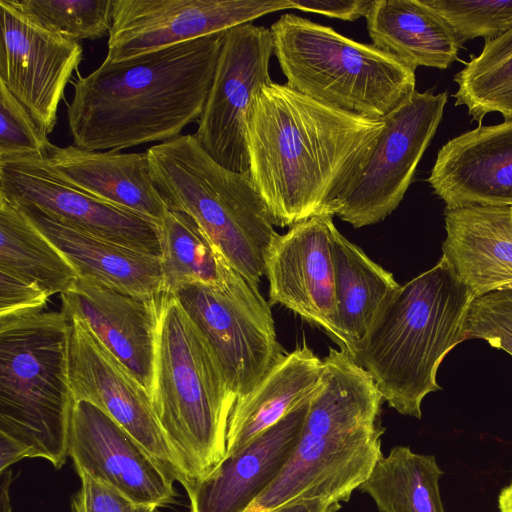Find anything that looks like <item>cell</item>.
<instances>
[{"mask_svg": "<svg viewBox=\"0 0 512 512\" xmlns=\"http://www.w3.org/2000/svg\"><path fill=\"white\" fill-rule=\"evenodd\" d=\"M383 127V119L329 106L287 84L264 85L252 101L246 139L250 177L274 226L329 213Z\"/></svg>", "mask_w": 512, "mask_h": 512, "instance_id": "1", "label": "cell"}, {"mask_svg": "<svg viewBox=\"0 0 512 512\" xmlns=\"http://www.w3.org/2000/svg\"><path fill=\"white\" fill-rule=\"evenodd\" d=\"M225 31L78 74L67 106L73 144L113 150L173 139L198 122Z\"/></svg>", "mask_w": 512, "mask_h": 512, "instance_id": "2", "label": "cell"}, {"mask_svg": "<svg viewBox=\"0 0 512 512\" xmlns=\"http://www.w3.org/2000/svg\"><path fill=\"white\" fill-rule=\"evenodd\" d=\"M383 401L370 374L349 352L330 348L291 457L246 512H268L306 499L348 502L383 456Z\"/></svg>", "mask_w": 512, "mask_h": 512, "instance_id": "3", "label": "cell"}, {"mask_svg": "<svg viewBox=\"0 0 512 512\" xmlns=\"http://www.w3.org/2000/svg\"><path fill=\"white\" fill-rule=\"evenodd\" d=\"M473 299L442 255L435 266L400 285L379 311L353 358L398 413L420 419L424 398L441 390L439 366L465 340Z\"/></svg>", "mask_w": 512, "mask_h": 512, "instance_id": "4", "label": "cell"}, {"mask_svg": "<svg viewBox=\"0 0 512 512\" xmlns=\"http://www.w3.org/2000/svg\"><path fill=\"white\" fill-rule=\"evenodd\" d=\"M156 311L150 399L186 488L224 458L237 397L210 344L177 298L161 292Z\"/></svg>", "mask_w": 512, "mask_h": 512, "instance_id": "5", "label": "cell"}, {"mask_svg": "<svg viewBox=\"0 0 512 512\" xmlns=\"http://www.w3.org/2000/svg\"><path fill=\"white\" fill-rule=\"evenodd\" d=\"M147 154L168 210L192 218L232 267L259 286L267 250L278 233L250 173L218 164L193 134L151 146Z\"/></svg>", "mask_w": 512, "mask_h": 512, "instance_id": "6", "label": "cell"}, {"mask_svg": "<svg viewBox=\"0 0 512 512\" xmlns=\"http://www.w3.org/2000/svg\"><path fill=\"white\" fill-rule=\"evenodd\" d=\"M69 320L60 311L0 318V433L59 469L68 457L73 395Z\"/></svg>", "mask_w": 512, "mask_h": 512, "instance_id": "7", "label": "cell"}, {"mask_svg": "<svg viewBox=\"0 0 512 512\" xmlns=\"http://www.w3.org/2000/svg\"><path fill=\"white\" fill-rule=\"evenodd\" d=\"M286 84L321 103L382 119L415 89V70L373 44L284 14L270 28Z\"/></svg>", "mask_w": 512, "mask_h": 512, "instance_id": "8", "label": "cell"}, {"mask_svg": "<svg viewBox=\"0 0 512 512\" xmlns=\"http://www.w3.org/2000/svg\"><path fill=\"white\" fill-rule=\"evenodd\" d=\"M447 92L414 91L383 119L369 155L331 203L329 213L354 228L384 220L402 201L441 122Z\"/></svg>", "mask_w": 512, "mask_h": 512, "instance_id": "9", "label": "cell"}, {"mask_svg": "<svg viewBox=\"0 0 512 512\" xmlns=\"http://www.w3.org/2000/svg\"><path fill=\"white\" fill-rule=\"evenodd\" d=\"M172 294L210 344L237 398L250 393L287 354L270 304L244 276L225 288L193 284Z\"/></svg>", "mask_w": 512, "mask_h": 512, "instance_id": "10", "label": "cell"}, {"mask_svg": "<svg viewBox=\"0 0 512 512\" xmlns=\"http://www.w3.org/2000/svg\"><path fill=\"white\" fill-rule=\"evenodd\" d=\"M270 29L250 23L225 31L213 82L193 134L221 166L249 172L246 124L256 93L272 82Z\"/></svg>", "mask_w": 512, "mask_h": 512, "instance_id": "11", "label": "cell"}, {"mask_svg": "<svg viewBox=\"0 0 512 512\" xmlns=\"http://www.w3.org/2000/svg\"><path fill=\"white\" fill-rule=\"evenodd\" d=\"M290 8V0H115L104 62H122Z\"/></svg>", "mask_w": 512, "mask_h": 512, "instance_id": "12", "label": "cell"}, {"mask_svg": "<svg viewBox=\"0 0 512 512\" xmlns=\"http://www.w3.org/2000/svg\"><path fill=\"white\" fill-rule=\"evenodd\" d=\"M0 197L92 236L161 258L157 225L62 180L43 157L0 160Z\"/></svg>", "mask_w": 512, "mask_h": 512, "instance_id": "13", "label": "cell"}, {"mask_svg": "<svg viewBox=\"0 0 512 512\" xmlns=\"http://www.w3.org/2000/svg\"><path fill=\"white\" fill-rule=\"evenodd\" d=\"M0 15V81L49 134L83 48L37 24L11 0H0Z\"/></svg>", "mask_w": 512, "mask_h": 512, "instance_id": "14", "label": "cell"}, {"mask_svg": "<svg viewBox=\"0 0 512 512\" xmlns=\"http://www.w3.org/2000/svg\"><path fill=\"white\" fill-rule=\"evenodd\" d=\"M68 320L67 375L73 399L89 401L104 411L181 483L178 461L148 392L83 321Z\"/></svg>", "mask_w": 512, "mask_h": 512, "instance_id": "15", "label": "cell"}, {"mask_svg": "<svg viewBox=\"0 0 512 512\" xmlns=\"http://www.w3.org/2000/svg\"><path fill=\"white\" fill-rule=\"evenodd\" d=\"M333 215L322 212L278 234L265 256L269 304H281L322 327L341 348L336 309Z\"/></svg>", "mask_w": 512, "mask_h": 512, "instance_id": "16", "label": "cell"}, {"mask_svg": "<svg viewBox=\"0 0 512 512\" xmlns=\"http://www.w3.org/2000/svg\"><path fill=\"white\" fill-rule=\"evenodd\" d=\"M68 456L78 471L140 504L174 502V477L130 433L100 408L73 400Z\"/></svg>", "mask_w": 512, "mask_h": 512, "instance_id": "17", "label": "cell"}, {"mask_svg": "<svg viewBox=\"0 0 512 512\" xmlns=\"http://www.w3.org/2000/svg\"><path fill=\"white\" fill-rule=\"evenodd\" d=\"M60 296L61 311L66 318L83 321L150 396L157 326L156 296H133L82 276Z\"/></svg>", "mask_w": 512, "mask_h": 512, "instance_id": "18", "label": "cell"}, {"mask_svg": "<svg viewBox=\"0 0 512 512\" xmlns=\"http://www.w3.org/2000/svg\"><path fill=\"white\" fill-rule=\"evenodd\" d=\"M427 181L445 209L512 206V120L449 140Z\"/></svg>", "mask_w": 512, "mask_h": 512, "instance_id": "19", "label": "cell"}, {"mask_svg": "<svg viewBox=\"0 0 512 512\" xmlns=\"http://www.w3.org/2000/svg\"><path fill=\"white\" fill-rule=\"evenodd\" d=\"M311 397L186 487L190 512H246L291 457Z\"/></svg>", "mask_w": 512, "mask_h": 512, "instance_id": "20", "label": "cell"}, {"mask_svg": "<svg viewBox=\"0 0 512 512\" xmlns=\"http://www.w3.org/2000/svg\"><path fill=\"white\" fill-rule=\"evenodd\" d=\"M62 180L159 228L168 207L152 179L147 151L119 153L88 151L75 145H51L44 158Z\"/></svg>", "mask_w": 512, "mask_h": 512, "instance_id": "21", "label": "cell"}, {"mask_svg": "<svg viewBox=\"0 0 512 512\" xmlns=\"http://www.w3.org/2000/svg\"><path fill=\"white\" fill-rule=\"evenodd\" d=\"M443 256L474 298L512 282V206L445 209Z\"/></svg>", "mask_w": 512, "mask_h": 512, "instance_id": "22", "label": "cell"}, {"mask_svg": "<svg viewBox=\"0 0 512 512\" xmlns=\"http://www.w3.org/2000/svg\"><path fill=\"white\" fill-rule=\"evenodd\" d=\"M16 205L61 251L79 276L138 297L151 298L165 291L161 258L92 236L33 207Z\"/></svg>", "mask_w": 512, "mask_h": 512, "instance_id": "23", "label": "cell"}, {"mask_svg": "<svg viewBox=\"0 0 512 512\" xmlns=\"http://www.w3.org/2000/svg\"><path fill=\"white\" fill-rule=\"evenodd\" d=\"M323 360L304 341L276 364L230 413L226 453L233 454L308 400L321 381Z\"/></svg>", "mask_w": 512, "mask_h": 512, "instance_id": "24", "label": "cell"}, {"mask_svg": "<svg viewBox=\"0 0 512 512\" xmlns=\"http://www.w3.org/2000/svg\"><path fill=\"white\" fill-rule=\"evenodd\" d=\"M365 18L373 45L414 70L447 69L458 59L456 35L423 0H374Z\"/></svg>", "mask_w": 512, "mask_h": 512, "instance_id": "25", "label": "cell"}, {"mask_svg": "<svg viewBox=\"0 0 512 512\" xmlns=\"http://www.w3.org/2000/svg\"><path fill=\"white\" fill-rule=\"evenodd\" d=\"M333 256L337 318L346 350L353 357L379 311L400 284L337 228L333 232Z\"/></svg>", "mask_w": 512, "mask_h": 512, "instance_id": "26", "label": "cell"}, {"mask_svg": "<svg viewBox=\"0 0 512 512\" xmlns=\"http://www.w3.org/2000/svg\"><path fill=\"white\" fill-rule=\"evenodd\" d=\"M0 271L33 282L51 296L68 290L79 277L61 251L4 197H0Z\"/></svg>", "mask_w": 512, "mask_h": 512, "instance_id": "27", "label": "cell"}, {"mask_svg": "<svg viewBox=\"0 0 512 512\" xmlns=\"http://www.w3.org/2000/svg\"><path fill=\"white\" fill-rule=\"evenodd\" d=\"M443 473L435 456L394 446L359 490L374 500L380 512H445L439 487Z\"/></svg>", "mask_w": 512, "mask_h": 512, "instance_id": "28", "label": "cell"}, {"mask_svg": "<svg viewBox=\"0 0 512 512\" xmlns=\"http://www.w3.org/2000/svg\"><path fill=\"white\" fill-rule=\"evenodd\" d=\"M165 291L193 284L225 288L241 274L188 215L169 210L160 227Z\"/></svg>", "mask_w": 512, "mask_h": 512, "instance_id": "29", "label": "cell"}, {"mask_svg": "<svg viewBox=\"0 0 512 512\" xmlns=\"http://www.w3.org/2000/svg\"><path fill=\"white\" fill-rule=\"evenodd\" d=\"M456 106H465L481 123L489 113L512 120V29L486 40L481 53L465 63L455 76Z\"/></svg>", "mask_w": 512, "mask_h": 512, "instance_id": "30", "label": "cell"}, {"mask_svg": "<svg viewBox=\"0 0 512 512\" xmlns=\"http://www.w3.org/2000/svg\"><path fill=\"white\" fill-rule=\"evenodd\" d=\"M115 0H11L40 26L68 39L97 40L109 32Z\"/></svg>", "mask_w": 512, "mask_h": 512, "instance_id": "31", "label": "cell"}, {"mask_svg": "<svg viewBox=\"0 0 512 512\" xmlns=\"http://www.w3.org/2000/svg\"><path fill=\"white\" fill-rule=\"evenodd\" d=\"M452 29L460 45L497 38L512 29V0H423Z\"/></svg>", "mask_w": 512, "mask_h": 512, "instance_id": "32", "label": "cell"}, {"mask_svg": "<svg viewBox=\"0 0 512 512\" xmlns=\"http://www.w3.org/2000/svg\"><path fill=\"white\" fill-rule=\"evenodd\" d=\"M47 135L0 81V160L45 158L52 145Z\"/></svg>", "mask_w": 512, "mask_h": 512, "instance_id": "33", "label": "cell"}, {"mask_svg": "<svg viewBox=\"0 0 512 512\" xmlns=\"http://www.w3.org/2000/svg\"><path fill=\"white\" fill-rule=\"evenodd\" d=\"M464 338L484 340L512 356V290L496 289L475 297L466 317Z\"/></svg>", "mask_w": 512, "mask_h": 512, "instance_id": "34", "label": "cell"}, {"mask_svg": "<svg viewBox=\"0 0 512 512\" xmlns=\"http://www.w3.org/2000/svg\"><path fill=\"white\" fill-rule=\"evenodd\" d=\"M50 297L39 285L0 271V318L43 311Z\"/></svg>", "mask_w": 512, "mask_h": 512, "instance_id": "35", "label": "cell"}, {"mask_svg": "<svg viewBox=\"0 0 512 512\" xmlns=\"http://www.w3.org/2000/svg\"><path fill=\"white\" fill-rule=\"evenodd\" d=\"M82 487L77 493L83 512H156L154 505L132 501L117 490L78 471Z\"/></svg>", "mask_w": 512, "mask_h": 512, "instance_id": "36", "label": "cell"}, {"mask_svg": "<svg viewBox=\"0 0 512 512\" xmlns=\"http://www.w3.org/2000/svg\"><path fill=\"white\" fill-rule=\"evenodd\" d=\"M294 9L326 17L354 21L366 17L373 1L369 0H290Z\"/></svg>", "mask_w": 512, "mask_h": 512, "instance_id": "37", "label": "cell"}, {"mask_svg": "<svg viewBox=\"0 0 512 512\" xmlns=\"http://www.w3.org/2000/svg\"><path fill=\"white\" fill-rule=\"evenodd\" d=\"M23 458H31L30 450L21 442L0 433V473Z\"/></svg>", "mask_w": 512, "mask_h": 512, "instance_id": "38", "label": "cell"}, {"mask_svg": "<svg viewBox=\"0 0 512 512\" xmlns=\"http://www.w3.org/2000/svg\"><path fill=\"white\" fill-rule=\"evenodd\" d=\"M340 508L341 504L318 498L291 502L268 512H337Z\"/></svg>", "mask_w": 512, "mask_h": 512, "instance_id": "39", "label": "cell"}, {"mask_svg": "<svg viewBox=\"0 0 512 512\" xmlns=\"http://www.w3.org/2000/svg\"><path fill=\"white\" fill-rule=\"evenodd\" d=\"M12 480V472L6 470L1 473L0 512H11L9 486Z\"/></svg>", "mask_w": 512, "mask_h": 512, "instance_id": "40", "label": "cell"}, {"mask_svg": "<svg viewBox=\"0 0 512 512\" xmlns=\"http://www.w3.org/2000/svg\"><path fill=\"white\" fill-rule=\"evenodd\" d=\"M498 507L500 512H512V482L501 490Z\"/></svg>", "mask_w": 512, "mask_h": 512, "instance_id": "41", "label": "cell"}, {"mask_svg": "<svg viewBox=\"0 0 512 512\" xmlns=\"http://www.w3.org/2000/svg\"><path fill=\"white\" fill-rule=\"evenodd\" d=\"M72 512H83L78 494L73 497Z\"/></svg>", "mask_w": 512, "mask_h": 512, "instance_id": "42", "label": "cell"}, {"mask_svg": "<svg viewBox=\"0 0 512 512\" xmlns=\"http://www.w3.org/2000/svg\"><path fill=\"white\" fill-rule=\"evenodd\" d=\"M499 289H509V290H512V282L504 285L503 287H501Z\"/></svg>", "mask_w": 512, "mask_h": 512, "instance_id": "43", "label": "cell"}]
</instances>
